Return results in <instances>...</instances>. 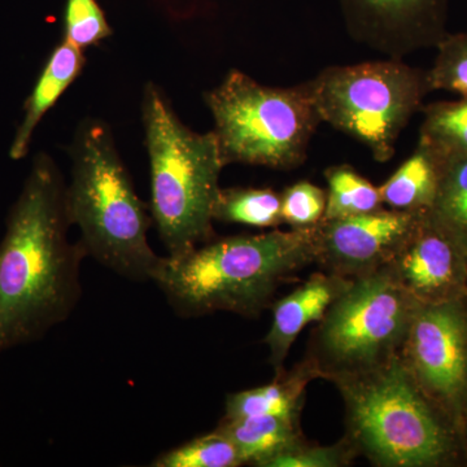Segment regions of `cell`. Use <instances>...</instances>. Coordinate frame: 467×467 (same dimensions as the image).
Listing matches in <instances>:
<instances>
[{"label": "cell", "mask_w": 467, "mask_h": 467, "mask_svg": "<svg viewBox=\"0 0 467 467\" xmlns=\"http://www.w3.org/2000/svg\"><path fill=\"white\" fill-rule=\"evenodd\" d=\"M344 438L378 467H448L466 462L456 426L427 398L400 356L358 376L335 379Z\"/></svg>", "instance_id": "277c9868"}, {"label": "cell", "mask_w": 467, "mask_h": 467, "mask_svg": "<svg viewBox=\"0 0 467 467\" xmlns=\"http://www.w3.org/2000/svg\"><path fill=\"white\" fill-rule=\"evenodd\" d=\"M70 227L66 178L39 152L0 242V353L42 339L76 309L88 254Z\"/></svg>", "instance_id": "6da1fadb"}, {"label": "cell", "mask_w": 467, "mask_h": 467, "mask_svg": "<svg viewBox=\"0 0 467 467\" xmlns=\"http://www.w3.org/2000/svg\"><path fill=\"white\" fill-rule=\"evenodd\" d=\"M86 66L85 51L61 39L34 85L24 106V116L9 146V158L23 160L29 152L34 131L43 117L81 76Z\"/></svg>", "instance_id": "5bb4252c"}, {"label": "cell", "mask_w": 467, "mask_h": 467, "mask_svg": "<svg viewBox=\"0 0 467 467\" xmlns=\"http://www.w3.org/2000/svg\"><path fill=\"white\" fill-rule=\"evenodd\" d=\"M427 217L467 256V156L447 160Z\"/></svg>", "instance_id": "ac0fdd59"}, {"label": "cell", "mask_w": 467, "mask_h": 467, "mask_svg": "<svg viewBox=\"0 0 467 467\" xmlns=\"http://www.w3.org/2000/svg\"><path fill=\"white\" fill-rule=\"evenodd\" d=\"M142 122L150 217L167 256L178 257L214 238V204L226 165L213 131L184 125L152 81L143 88Z\"/></svg>", "instance_id": "5b68a950"}, {"label": "cell", "mask_w": 467, "mask_h": 467, "mask_svg": "<svg viewBox=\"0 0 467 467\" xmlns=\"http://www.w3.org/2000/svg\"><path fill=\"white\" fill-rule=\"evenodd\" d=\"M353 279L318 270L300 287L272 304L273 321L264 343L269 349V364L279 374L301 331L317 324Z\"/></svg>", "instance_id": "4fadbf2b"}, {"label": "cell", "mask_w": 467, "mask_h": 467, "mask_svg": "<svg viewBox=\"0 0 467 467\" xmlns=\"http://www.w3.org/2000/svg\"><path fill=\"white\" fill-rule=\"evenodd\" d=\"M350 38L386 57L435 48L448 34L451 0H339Z\"/></svg>", "instance_id": "8fae6325"}, {"label": "cell", "mask_w": 467, "mask_h": 467, "mask_svg": "<svg viewBox=\"0 0 467 467\" xmlns=\"http://www.w3.org/2000/svg\"><path fill=\"white\" fill-rule=\"evenodd\" d=\"M155 467H239L244 466L234 442L214 430L164 451L153 461Z\"/></svg>", "instance_id": "7402d4cb"}, {"label": "cell", "mask_w": 467, "mask_h": 467, "mask_svg": "<svg viewBox=\"0 0 467 467\" xmlns=\"http://www.w3.org/2000/svg\"><path fill=\"white\" fill-rule=\"evenodd\" d=\"M422 113L420 142L445 161L467 156V98L435 101L422 107Z\"/></svg>", "instance_id": "ffe728a7"}, {"label": "cell", "mask_w": 467, "mask_h": 467, "mask_svg": "<svg viewBox=\"0 0 467 467\" xmlns=\"http://www.w3.org/2000/svg\"><path fill=\"white\" fill-rule=\"evenodd\" d=\"M315 227L214 236L181 256L162 257L152 282L181 317H259L290 276L315 265Z\"/></svg>", "instance_id": "7a4b0ae2"}, {"label": "cell", "mask_w": 467, "mask_h": 467, "mask_svg": "<svg viewBox=\"0 0 467 467\" xmlns=\"http://www.w3.org/2000/svg\"><path fill=\"white\" fill-rule=\"evenodd\" d=\"M316 379H319L317 368L304 358L290 371L275 374L273 382L230 393L223 420L303 413L306 387Z\"/></svg>", "instance_id": "9a60e30c"}, {"label": "cell", "mask_w": 467, "mask_h": 467, "mask_svg": "<svg viewBox=\"0 0 467 467\" xmlns=\"http://www.w3.org/2000/svg\"><path fill=\"white\" fill-rule=\"evenodd\" d=\"M461 439H462L463 454H465V461L467 462V416L465 422H463L462 430H461Z\"/></svg>", "instance_id": "4316f807"}, {"label": "cell", "mask_w": 467, "mask_h": 467, "mask_svg": "<svg viewBox=\"0 0 467 467\" xmlns=\"http://www.w3.org/2000/svg\"><path fill=\"white\" fill-rule=\"evenodd\" d=\"M204 101L225 165L292 171L306 161L322 124L308 81L275 88L232 69Z\"/></svg>", "instance_id": "8992f818"}, {"label": "cell", "mask_w": 467, "mask_h": 467, "mask_svg": "<svg viewBox=\"0 0 467 467\" xmlns=\"http://www.w3.org/2000/svg\"><path fill=\"white\" fill-rule=\"evenodd\" d=\"M327 192L309 181L288 186L281 193L282 220L291 229H312L324 220Z\"/></svg>", "instance_id": "484cf974"}, {"label": "cell", "mask_w": 467, "mask_h": 467, "mask_svg": "<svg viewBox=\"0 0 467 467\" xmlns=\"http://www.w3.org/2000/svg\"><path fill=\"white\" fill-rule=\"evenodd\" d=\"M384 269L420 304L462 299L467 295V256L430 223L420 225Z\"/></svg>", "instance_id": "7c38bea8"}, {"label": "cell", "mask_w": 467, "mask_h": 467, "mask_svg": "<svg viewBox=\"0 0 467 467\" xmlns=\"http://www.w3.org/2000/svg\"><path fill=\"white\" fill-rule=\"evenodd\" d=\"M425 214L383 207L359 216L322 220L315 227V265L348 279L374 275L391 263Z\"/></svg>", "instance_id": "30bf717a"}, {"label": "cell", "mask_w": 467, "mask_h": 467, "mask_svg": "<svg viewBox=\"0 0 467 467\" xmlns=\"http://www.w3.org/2000/svg\"><path fill=\"white\" fill-rule=\"evenodd\" d=\"M445 160L418 140L413 153L379 186L384 207L404 212L431 208Z\"/></svg>", "instance_id": "e0dca14e"}, {"label": "cell", "mask_w": 467, "mask_h": 467, "mask_svg": "<svg viewBox=\"0 0 467 467\" xmlns=\"http://www.w3.org/2000/svg\"><path fill=\"white\" fill-rule=\"evenodd\" d=\"M67 153V214L86 254L126 279L152 282L162 257L150 245V205L138 196L112 129L104 119L86 117Z\"/></svg>", "instance_id": "3957f363"}, {"label": "cell", "mask_w": 467, "mask_h": 467, "mask_svg": "<svg viewBox=\"0 0 467 467\" xmlns=\"http://www.w3.org/2000/svg\"><path fill=\"white\" fill-rule=\"evenodd\" d=\"M321 121L387 162L430 90L427 70L401 58L325 67L308 81Z\"/></svg>", "instance_id": "52a82bcc"}, {"label": "cell", "mask_w": 467, "mask_h": 467, "mask_svg": "<svg viewBox=\"0 0 467 467\" xmlns=\"http://www.w3.org/2000/svg\"><path fill=\"white\" fill-rule=\"evenodd\" d=\"M399 356L461 434L467 416V295L418 304Z\"/></svg>", "instance_id": "9c48e42d"}, {"label": "cell", "mask_w": 467, "mask_h": 467, "mask_svg": "<svg viewBox=\"0 0 467 467\" xmlns=\"http://www.w3.org/2000/svg\"><path fill=\"white\" fill-rule=\"evenodd\" d=\"M218 431L235 445L244 465L263 467L266 461L303 441L301 413L221 420Z\"/></svg>", "instance_id": "2e32d148"}, {"label": "cell", "mask_w": 467, "mask_h": 467, "mask_svg": "<svg viewBox=\"0 0 467 467\" xmlns=\"http://www.w3.org/2000/svg\"><path fill=\"white\" fill-rule=\"evenodd\" d=\"M214 223L254 229H278L282 220L281 193L263 187L221 189L213 211Z\"/></svg>", "instance_id": "d6986e66"}, {"label": "cell", "mask_w": 467, "mask_h": 467, "mask_svg": "<svg viewBox=\"0 0 467 467\" xmlns=\"http://www.w3.org/2000/svg\"><path fill=\"white\" fill-rule=\"evenodd\" d=\"M63 39L86 50L113 36L98 0H66Z\"/></svg>", "instance_id": "cb8c5ba5"}, {"label": "cell", "mask_w": 467, "mask_h": 467, "mask_svg": "<svg viewBox=\"0 0 467 467\" xmlns=\"http://www.w3.org/2000/svg\"><path fill=\"white\" fill-rule=\"evenodd\" d=\"M327 205L324 220H337L371 213L384 207L379 187L350 165H334L325 171Z\"/></svg>", "instance_id": "44dd1931"}, {"label": "cell", "mask_w": 467, "mask_h": 467, "mask_svg": "<svg viewBox=\"0 0 467 467\" xmlns=\"http://www.w3.org/2000/svg\"><path fill=\"white\" fill-rule=\"evenodd\" d=\"M418 304L386 269L353 279L316 324L304 358L328 382L376 370L400 353Z\"/></svg>", "instance_id": "ba28073f"}, {"label": "cell", "mask_w": 467, "mask_h": 467, "mask_svg": "<svg viewBox=\"0 0 467 467\" xmlns=\"http://www.w3.org/2000/svg\"><path fill=\"white\" fill-rule=\"evenodd\" d=\"M358 453L346 438L333 445L310 444L306 439L275 454L263 467H344Z\"/></svg>", "instance_id": "d4e9b609"}, {"label": "cell", "mask_w": 467, "mask_h": 467, "mask_svg": "<svg viewBox=\"0 0 467 467\" xmlns=\"http://www.w3.org/2000/svg\"><path fill=\"white\" fill-rule=\"evenodd\" d=\"M435 48L434 63L427 69L430 90L467 98V30L448 33Z\"/></svg>", "instance_id": "603a6c76"}]
</instances>
